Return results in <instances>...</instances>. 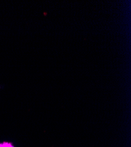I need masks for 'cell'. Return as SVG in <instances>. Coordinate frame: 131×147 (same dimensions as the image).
<instances>
[{"mask_svg": "<svg viewBox=\"0 0 131 147\" xmlns=\"http://www.w3.org/2000/svg\"><path fill=\"white\" fill-rule=\"evenodd\" d=\"M0 147H15L14 145L8 142H3L0 143Z\"/></svg>", "mask_w": 131, "mask_h": 147, "instance_id": "obj_1", "label": "cell"}]
</instances>
